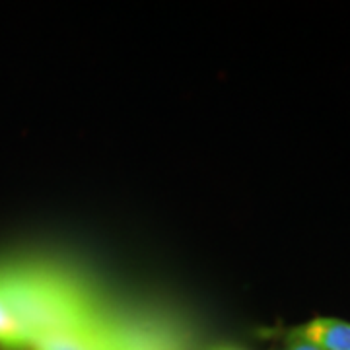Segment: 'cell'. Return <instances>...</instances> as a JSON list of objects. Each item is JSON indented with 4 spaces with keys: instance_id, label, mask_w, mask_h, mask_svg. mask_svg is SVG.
<instances>
[{
    "instance_id": "3",
    "label": "cell",
    "mask_w": 350,
    "mask_h": 350,
    "mask_svg": "<svg viewBox=\"0 0 350 350\" xmlns=\"http://www.w3.org/2000/svg\"><path fill=\"white\" fill-rule=\"evenodd\" d=\"M31 349V337L0 290V350Z\"/></svg>"
},
{
    "instance_id": "5",
    "label": "cell",
    "mask_w": 350,
    "mask_h": 350,
    "mask_svg": "<svg viewBox=\"0 0 350 350\" xmlns=\"http://www.w3.org/2000/svg\"><path fill=\"white\" fill-rule=\"evenodd\" d=\"M213 350H241V349H236V347H218V349H213Z\"/></svg>"
},
{
    "instance_id": "1",
    "label": "cell",
    "mask_w": 350,
    "mask_h": 350,
    "mask_svg": "<svg viewBox=\"0 0 350 350\" xmlns=\"http://www.w3.org/2000/svg\"><path fill=\"white\" fill-rule=\"evenodd\" d=\"M288 337L301 338L319 350H350V323L337 317H315L290 331Z\"/></svg>"
},
{
    "instance_id": "4",
    "label": "cell",
    "mask_w": 350,
    "mask_h": 350,
    "mask_svg": "<svg viewBox=\"0 0 350 350\" xmlns=\"http://www.w3.org/2000/svg\"><path fill=\"white\" fill-rule=\"evenodd\" d=\"M288 345L284 350H319L317 347H313L310 342H306V340H301V338L296 337H288Z\"/></svg>"
},
{
    "instance_id": "2",
    "label": "cell",
    "mask_w": 350,
    "mask_h": 350,
    "mask_svg": "<svg viewBox=\"0 0 350 350\" xmlns=\"http://www.w3.org/2000/svg\"><path fill=\"white\" fill-rule=\"evenodd\" d=\"M31 350H111V345L80 325H70L47 331L33 338Z\"/></svg>"
}]
</instances>
